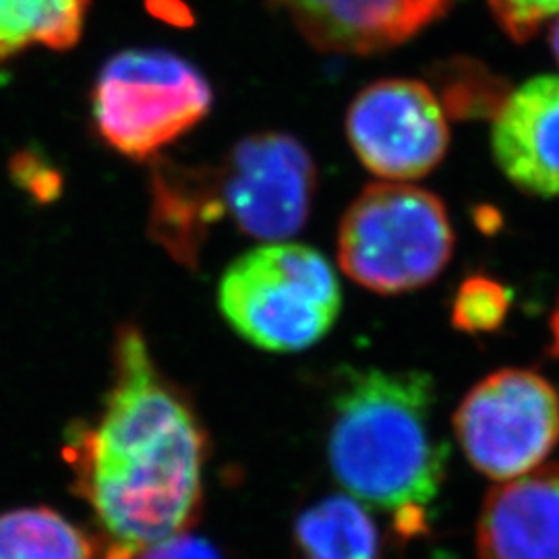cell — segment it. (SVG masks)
I'll return each instance as SVG.
<instances>
[{
    "label": "cell",
    "instance_id": "1",
    "mask_svg": "<svg viewBox=\"0 0 559 559\" xmlns=\"http://www.w3.org/2000/svg\"><path fill=\"white\" fill-rule=\"evenodd\" d=\"M207 440L189 400L158 371L133 325L120 328L108 394L67 431L73 489L96 519L98 559H138L200 519Z\"/></svg>",
    "mask_w": 559,
    "mask_h": 559
},
{
    "label": "cell",
    "instance_id": "2",
    "mask_svg": "<svg viewBox=\"0 0 559 559\" xmlns=\"http://www.w3.org/2000/svg\"><path fill=\"white\" fill-rule=\"evenodd\" d=\"M436 388L423 371L348 373L334 399L328 456L360 503L396 512L417 531L445 479L448 445L433 429Z\"/></svg>",
    "mask_w": 559,
    "mask_h": 559
},
{
    "label": "cell",
    "instance_id": "3",
    "mask_svg": "<svg viewBox=\"0 0 559 559\" xmlns=\"http://www.w3.org/2000/svg\"><path fill=\"white\" fill-rule=\"evenodd\" d=\"M316 164L299 141L260 133L240 141L218 166L164 164L154 177L152 235L180 263L195 265L214 224L265 242L297 235L309 218Z\"/></svg>",
    "mask_w": 559,
    "mask_h": 559
},
{
    "label": "cell",
    "instance_id": "4",
    "mask_svg": "<svg viewBox=\"0 0 559 559\" xmlns=\"http://www.w3.org/2000/svg\"><path fill=\"white\" fill-rule=\"evenodd\" d=\"M218 302L233 330L253 346L299 353L332 330L342 293L318 249L280 240L240 255L226 270Z\"/></svg>",
    "mask_w": 559,
    "mask_h": 559
},
{
    "label": "cell",
    "instance_id": "5",
    "mask_svg": "<svg viewBox=\"0 0 559 559\" xmlns=\"http://www.w3.org/2000/svg\"><path fill=\"white\" fill-rule=\"evenodd\" d=\"M454 251L440 198L404 182L369 185L340 222L344 274L378 295H400L438 278Z\"/></svg>",
    "mask_w": 559,
    "mask_h": 559
},
{
    "label": "cell",
    "instance_id": "6",
    "mask_svg": "<svg viewBox=\"0 0 559 559\" xmlns=\"http://www.w3.org/2000/svg\"><path fill=\"white\" fill-rule=\"evenodd\" d=\"M212 106L200 71L166 50H124L106 60L92 92L102 140L122 156L145 160L193 129Z\"/></svg>",
    "mask_w": 559,
    "mask_h": 559
},
{
    "label": "cell",
    "instance_id": "7",
    "mask_svg": "<svg viewBox=\"0 0 559 559\" xmlns=\"http://www.w3.org/2000/svg\"><path fill=\"white\" fill-rule=\"evenodd\" d=\"M454 433L485 477L519 479L539 468L558 445V392L535 371L501 369L460 402Z\"/></svg>",
    "mask_w": 559,
    "mask_h": 559
},
{
    "label": "cell",
    "instance_id": "8",
    "mask_svg": "<svg viewBox=\"0 0 559 559\" xmlns=\"http://www.w3.org/2000/svg\"><path fill=\"white\" fill-rule=\"evenodd\" d=\"M346 129L359 160L396 182L429 175L450 143L440 102L420 81L385 80L365 87L348 110Z\"/></svg>",
    "mask_w": 559,
    "mask_h": 559
},
{
    "label": "cell",
    "instance_id": "9",
    "mask_svg": "<svg viewBox=\"0 0 559 559\" xmlns=\"http://www.w3.org/2000/svg\"><path fill=\"white\" fill-rule=\"evenodd\" d=\"M491 147L501 173L524 193L559 198V78L524 81L501 102Z\"/></svg>",
    "mask_w": 559,
    "mask_h": 559
},
{
    "label": "cell",
    "instance_id": "10",
    "mask_svg": "<svg viewBox=\"0 0 559 559\" xmlns=\"http://www.w3.org/2000/svg\"><path fill=\"white\" fill-rule=\"evenodd\" d=\"M320 50L369 55L417 34L448 0H272Z\"/></svg>",
    "mask_w": 559,
    "mask_h": 559
},
{
    "label": "cell",
    "instance_id": "11",
    "mask_svg": "<svg viewBox=\"0 0 559 559\" xmlns=\"http://www.w3.org/2000/svg\"><path fill=\"white\" fill-rule=\"evenodd\" d=\"M480 559H559V464L493 487L477 526Z\"/></svg>",
    "mask_w": 559,
    "mask_h": 559
},
{
    "label": "cell",
    "instance_id": "12",
    "mask_svg": "<svg viewBox=\"0 0 559 559\" xmlns=\"http://www.w3.org/2000/svg\"><path fill=\"white\" fill-rule=\"evenodd\" d=\"M299 559H378L380 535L362 503L328 498L300 514L295 526Z\"/></svg>",
    "mask_w": 559,
    "mask_h": 559
},
{
    "label": "cell",
    "instance_id": "13",
    "mask_svg": "<svg viewBox=\"0 0 559 559\" xmlns=\"http://www.w3.org/2000/svg\"><path fill=\"white\" fill-rule=\"evenodd\" d=\"M87 9L90 0H0V62L34 46L73 48Z\"/></svg>",
    "mask_w": 559,
    "mask_h": 559
},
{
    "label": "cell",
    "instance_id": "14",
    "mask_svg": "<svg viewBox=\"0 0 559 559\" xmlns=\"http://www.w3.org/2000/svg\"><path fill=\"white\" fill-rule=\"evenodd\" d=\"M98 543L50 508L0 514V559H98Z\"/></svg>",
    "mask_w": 559,
    "mask_h": 559
},
{
    "label": "cell",
    "instance_id": "15",
    "mask_svg": "<svg viewBox=\"0 0 559 559\" xmlns=\"http://www.w3.org/2000/svg\"><path fill=\"white\" fill-rule=\"evenodd\" d=\"M510 302V293L498 280L487 276L466 278L460 284L454 299L452 323L468 334L496 332L508 316Z\"/></svg>",
    "mask_w": 559,
    "mask_h": 559
},
{
    "label": "cell",
    "instance_id": "16",
    "mask_svg": "<svg viewBox=\"0 0 559 559\" xmlns=\"http://www.w3.org/2000/svg\"><path fill=\"white\" fill-rule=\"evenodd\" d=\"M496 17L510 38L528 40L540 25L559 15V0H489Z\"/></svg>",
    "mask_w": 559,
    "mask_h": 559
},
{
    "label": "cell",
    "instance_id": "17",
    "mask_svg": "<svg viewBox=\"0 0 559 559\" xmlns=\"http://www.w3.org/2000/svg\"><path fill=\"white\" fill-rule=\"evenodd\" d=\"M138 559H222V556L212 543L185 533L143 551Z\"/></svg>",
    "mask_w": 559,
    "mask_h": 559
},
{
    "label": "cell",
    "instance_id": "18",
    "mask_svg": "<svg viewBox=\"0 0 559 559\" xmlns=\"http://www.w3.org/2000/svg\"><path fill=\"white\" fill-rule=\"evenodd\" d=\"M551 332H554V344H551V350L554 355L559 359V300L556 311H554V318H551Z\"/></svg>",
    "mask_w": 559,
    "mask_h": 559
},
{
    "label": "cell",
    "instance_id": "19",
    "mask_svg": "<svg viewBox=\"0 0 559 559\" xmlns=\"http://www.w3.org/2000/svg\"><path fill=\"white\" fill-rule=\"evenodd\" d=\"M551 48H554V55H556V59L559 62V20L554 25V32H551Z\"/></svg>",
    "mask_w": 559,
    "mask_h": 559
}]
</instances>
